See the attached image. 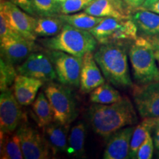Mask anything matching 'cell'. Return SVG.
I'll return each mask as SVG.
<instances>
[{"mask_svg": "<svg viewBox=\"0 0 159 159\" xmlns=\"http://www.w3.org/2000/svg\"><path fill=\"white\" fill-rule=\"evenodd\" d=\"M21 105L16 98L11 89L1 92L0 95V130L5 134L13 133L22 122Z\"/></svg>", "mask_w": 159, "mask_h": 159, "instance_id": "obj_13", "label": "cell"}, {"mask_svg": "<svg viewBox=\"0 0 159 159\" xmlns=\"http://www.w3.org/2000/svg\"><path fill=\"white\" fill-rule=\"evenodd\" d=\"M22 149L24 158L47 159L50 158L52 152L48 141L36 129L24 122L16 131Z\"/></svg>", "mask_w": 159, "mask_h": 159, "instance_id": "obj_8", "label": "cell"}, {"mask_svg": "<svg viewBox=\"0 0 159 159\" xmlns=\"http://www.w3.org/2000/svg\"><path fill=\"white\" fill-rule=\"evenodd\" d=\"M146 10H149V11L155 12V13H158L159 14V1L153 4L152 5H151L150 7H148V8H147Z\"/></svg>", "mask_w": 159, "mask_h": 159, "instance_id": "obj_36", "label": "cell"}, {"mask_svg": "<svg viewBox=\"0 0 159 159\" xmlns=\"http://www.w3.org/2000/svg\"><path fill=\"white\" fill-rule=\"evenodd\" d=\"M0 13L4 16L13 30L27 39L35 41V26L36 18L32 16L11 1L0 4Z\"/></svg>", "mask_w": 159, "mask_h": 159, "instance_id": "obj_9", "label": "cell"}, {"mask_svg": "<svg viewBox=\"0 0 159 159\" xmlns=\"http://www.w3.org/2000/svg\"><path fill=\"white\" fill-rule=\"evenodd\" d=\"M156 126H157V117H146L134 128L130 142L129 158H136L139 148Z\"/></svg>", "mask_w": 159, "mask_h": 159, "instance_id": "obj_20", "label": "cell"}, {"mask_svg": "<svg viewBox=\"0 0 159 159\" xmlns=\"http://www.w3.org/2000/svg\"><path fill=\"white\" fill-rule=\"evenodd\" d=\"M61 83L78 88L80 85V73L83 57H77L58 50L47 51Z\"/></svg>", "mask_w": 159, "mask_h": 159, "instance_id": "obj_7", "label": "cell"}, {"mask_svg": "<svg viewBox=\"0 0 159 159\" xmlns=\"http://www.w3.org/2000/svg\"><path fill=\"white\" fill-rule=\"evenodd\" d=\"M17 73L35 77L43 82H52L57 79L54 66L49 55L42 52H35L16 68Z\"/></svg>", "mask_w": 159, "mask_h": 159, "instance_id": "obj_11", "label": "cell"}, {"mask_svg": "<svg viewBox=\"0 0 159 159\" xmlns=\"http://www.w3.org/2000/svg\"><path fill=\"white\" fill-rule=\"evenodd\" d=\"M57 2H58L60 3V2H63V1H65V0H56Z\"/></svg>", "mask_w": 159, "mask_h": 159, "instance_id": "obj_39", "label": "cell"}, {"mask_svg": "<svg viewBox=\"0 0 159 159\" xmlns=\"http://www.w3.org/2000/svg\"><path fill=\"white\" fill-rule=\"evenodd\" d=\"M84 12L97 17L131 19L130 12L121 0H94Z\"/></svg>", "mask_w": 159, "mask_h": 159, "instance_id": "obj_16", "label": "cell"}, {"mask_svg": "<svg viewBox=\"0 0 159 159\" xmlns=\"http://www.w3.org/2000/svg\"><path fill=\"white\" fill-rule=\"evenodd\" d=\"M58 17L64 23L69 24L77 28L90 30L98 25L104 17H97L85 12L71 14H59Z\"/></svg>", "mask_w": 159, "mask_h": 159, "instance_id": "obj_25", "label": "cell"}, {"mask_svg": "<svg viewBox=\"0 0 159 159\" xmlns=\"http://www.w3.org/2000/svg\"><path fill=\"white\" fill-rule=\"evenodd\" d=\"M128 56L134 78L139 84L158 82L159 68L155 49L148 38L138 37L131 43Z\"/></svg>", "mask_w": 159, "mask_h": 159, "instance_id": "obj_4", "label": "cell"}, {"mask_svg": "<svg viewBox=\"0 0 159 159\" xmlns=\"http://www.w3.org/2000/svg\"><path fill=\"white\" fill-rule=\"evenodd\" d=\"M85 133V126L83 122H78L71 128L69 134L66 150L69 156L75 158H82L84 156Z\"/></svg>", "mask_w": 159, "mask_h": 159, "instance_id": "obj_21", "label": "cell"}, {"mask_svg": "<svg viewBox=\"0 0 159 159\" xmlns=\"http://www.w3.org/2000/svg\"><path fill=\"white\" fill-rule=\"evenodd\" d=\"M69 125H61L52 122L43 128V133L50 147L53 155L60 152H66L68 148Z\"/></svg>", "mask_w": 159, "mask_h": 159, "instance_id": "obj_18", "label": "cell"}, {"mask_svg": "<svg viewBox=\"0 0 159 159\" xmlns=\"http://www.w3.org/2000/svg\"><path fill=\"white\" fill-rule=\"evenodd\" d=\"M155 55H156L157 63H158V66H159V51L158 50H155Z\"/></svg>", "mask_w": 159, "mask_h": 159, "instance_id": "obj_37", "label": "cell"}, {"mask_svg": "<svg viewBox=\"0 0 159 159\" xmlns=\"http://www.w3.org/2000/svg\"><path fill=\"white\" fill-rule=\"evenodd\" d=\"M2 159H22L24 155L19 135L17 133L5 134L1 132Z\"/></svg>", "mask_w": 159, "mask_h": 159, "instance_id": "obj_23", "label": "cell"}, {"mask_svg": "<svg viewBox=\"0 0 159 159\" xmlns=\"http://www.w3.org/2000/svg\"><path fill=\"white\" fill-rule=\"evenodd\" d=\"M134 127L123 128L116 131L108 139L103 158L125 159L129 158L130 142Z\"/></svg>", "mask_w": 159, "mask_h": 159, "instance_id": "obj_14", "label": "cell"}, {"mask_svg": "<svg viewBox=\"0 0 159 159\" xmlns=\"http://www.w3.org/2000/svg\"><path fill=\"white\" fill-rule=\"evenodd\" d=\"M154 150L153 139L151 137L150 134L147 137L146 140L143 142L139 148L136 154L137 159H150L152 158Z\"/></svg>", "mask_w": 159, "mask_h": 159, "instance_id": "obj_30", "label": "cell"}, {"mask_svg": "<svg viewBox=\"0 0 159 159\" xmlns=\"http://www.w3.org/2000/svg\"><path fill=\"white\" fill-rule=\"evenodd\" d=\"M87 118L95 134L105 140L119 129L138 122L134 105L126 97L112 104L94 103L89 108Z\"/></svg>", "mask_w": 159, "mask_h": 159, "instance_id": "obj_1", "label": "cell"}, {"mask_svg": "<svg viewBox=\"0 0 159 159\" xmlns=\"http://www.w3.org/2000/svg\"><path fill=\"white\" fill-rule=\"evenodd\" d=\"M101 71L92 52L86 53L83 56L80 73V89L81 92L84 94L91 93L99 85L105 83Z\"/></svg>", "mask_w": 159, "mask_h": 159, "instance_id": "obj_15", "label": "cell"}, {"mask_svg": "<svg viewBox=\"0 0 159 159\" xmlns=\"http://www.w3.org/2000/svg\"><path fill=\"white\" fill-rule=\"evenodd\" d=\"M134 13L132 19L138 31L148 38L159 35V14L149 10L139 8Z\"/></svg>", "mask_w": 159, "mask_h": 159, "instance_id": "obj_19", "label": "cell"}, {"mask_svg": "<svg viewBox=\"0 0 159 159\" xmlns=\"http://www.w3.org/2000/svg\"><path fill=\"white\" fill-rule=\"evenodd\" d=\"M133 98L142 118L159 116V81L134 85Z\"/></svg>", "mask_w": 159, "mask_h": 159, "instance_id": "obj_12", "label": "cell"}, {"mask_svg": "<svg viewBox=\"0 0 159 159\" xmlns=\"http://www.w3.org/2000/svg\"><path fill=\"white\" fill-rule=\"evenodd\" d=\"M159 1V0H145L144 5H143L142 7H139V8H143V9H147L148 7H150L151 5H152L157 2Z\"/></svg>", "mask_w": 159, "mask_h": 159, "instance_id": "obj_35", "label": "cell"}, {"mask_svg": "<svg viewBox=\"0 0 159 159\" xmlns=\"http://www.w3.org/2000/svg\"><path fill=\"white\" fill-rule=\"evenodd\" d=\"M44 93L52 108L54 122L69 125L77 118L75 98L66 85L51 82L46 86Z\"/></svg>", "mask_w": 159, "mask_h": 159, "instance_id": "obj_6", "label": "cell"}, {"mask_svg": "<svg viewBox=\"0 0 159 159\" xmlns=\"http://www.w3.org/2000/svg\"><path fill=\"white\" fill-rule=\"evenodd\" d=\"M65 23L58 17L41 16L36 18L35 26V34L37 37L48 38L58 34L62 30Z\"/></svg>", "mask_w": 159, "mask_h": 159, "instance_id": "obj_24", "label": "cell"}, {"mask_svg": "<svg viewBox=\"0 0 159 159\" xmlns=\"http://www.w3.org/2000/svg\"><path fill=\"white\" fill-rule=\"evenodd\" d=\"M152 139L153 143L156 149L159 150V127L156 126L154 128L153 135H152Z\"/></svg>", "mask_w": 159, "mask_h": 159, "instance_id": "obj_33", "label": "cell"}, {"mask_svg": "<svg viewBox=\"0 0 159 159\" xmlns=\"http://www.w3.org/2000/svg\"><path fill=\"white\" fill-rule=\"evenodd\" d=\"M36 15L40 16H55L61 14L60 3L56 0H34Z\"/></svg>", "mask_w": 159, "mask_h": 159, "instance_id": "obj_28", "label": "cell"}, {"mask_svg": "<svg viewBox=\"0 0 159 159\" xmlns=\"http://www.w3.org/2000/svg\"><path fill=\"white\" fill-rule=\"evenodd\" d=\"M17 71L14 65L9 63L2 57L0 58V90L1 92L7 90L14 83L17 77Z\"/></svg>", "mask_w": 159, "mask_h": 159, "instance_id": "obj_27", "label": "cell"}, {"mask_svg": "<svg viewBox=\"0 0 159 159\" xmlns=\"http://www.w3.org/2000/svg\"><path fill=\"white\" fill-rule=\"evenodd\" d=\"M108 83H104L91 91L90 94L91 102L109 105L118 102L122 98L120 93Z\"/></svg>", "mask_w": 159, "mask_h": 159, "instance_id": "obj_26", "label": "cell"}, {"mask_svg": "<svg viewBox=\"0 0 159 159\" xmlns=\"http://www.w3.org/2000/svg\"><path fill=\"white\" fill-rule=\"evenodd\" d=\"M94 0H65L60 2L61 14H71L85 10Z\"/></svg>", "mask_w": 159, "mask_h": 159, "instance_id": "obj_29", "label": "cell"}, {"mask_svg": "<svg viewBox=\"0 0 159 159\" xmlns=\"http://www.w3.org/2000/svg\"><path fill=\"white\" fill-rule=\"evenodd\" d=\"M124 2L131 8H139L144 5L145 0H122Z\"/></svg>", "mask_w": 159, "mask_h": 159, "instance_id": "obj_32", "label": "cell"}, {"mask_svg": "<svg viewBox=\"0 0 159 159\" xmlns=\"http://www.w3.org/2000/svg\"><path fill=\"white\" fill-rule=\"evenodd\" d=\"M4 1H11V0H1V2H4Z\"/></svg>", "mask_w": 159, "mask_h": 159, "instance_id": "obj_40", "label": "cell"}, {"mask_svg": "<svg viewBox=\"0 0 159 159\" xmlns=\"http://www.w3.org/2000/svg\"><path fill=\"white\" fill-rule=\"evenodd\" d=\"M1 57L15 65L25 61L32 53L43 50L34 40L27 39L20 35L0 39Z\"/></svg>", "mask_w": 159, "mask_h": 159, "instance_id": "obj_10", "label": "cell"}, {"mask_svg": "<svg viewBox=\"0 0 159 159\" xmlns=\"http://www.w3.org/2000/svg\"><path fill=\"white\" fill-rule=\"evenodd\" d=\"M101 44L110 43H126L136 40L138 33L132 18L120 19L104 17L96 27L89 30Z\"/></svg>", "mask_w": 159, "mask_h": 159, "instance_id": "obj_5", "label": "cell"}, {"mask_svg": "<svg viewBox=\"0 0 159 159\" xmlns=\"http://www.w3.org/2000/svg\"><path fill=\"white\" fill-rule=\"evenodd\" d=\"M45 93L40 92L33 103V111L35 116L38 126L44 128L54 122V114L49 99Z\"/></svg>", "mask_w": 159, "mask_h": 159, "instance_id": "obj_22", "label": "cell"}, {"mask_svg": "<svg viewBox=\"0 0 159 159\" xmlns=\"http://www.w3.org/2000/svg\"><path fill=\"white\" fill-rule=\"evenodd\" d=\"M125 43L102 44L94 54L105 78L117 87H133Z\"/></svg>", "mask_w": 159, "mask_h": 159, "instance_id": "obj_2", "label": "cell"}, {"mask_svg": "<svg viewBox=\"0 0 159 159\" xmlns=\"http://www.w3.org/2000/svg\"><path fill=\"white\" fill-rule=\"evenodd\" d=\"M13 3L30 15H36L34 7V0H11Z\"/></svg>", "mask_w": 159, "mask_h": 159, "instance_id": "obj_31", "label": "cell"}, {"mask_svg": "<svg viewBox=\"0 0 159 159\" xmlns=\"http://www.w3.org/2000/svg\"><path fill=\"white\" fill-rule=\"evenodd\" d=\"M157 126L159 127V116L157 117Z\"/></svg>", "mask_w": 159, "mask_h": 159, "instance_id": "obj_38", "label": "cell"}, {"mask_svg": "<svg viewBox=\"0 0 159 159\" xmlns=\"http://www.w3.org/2000/svg\"><path fill=\"white\" fill-rule=\"evenodd\" d=\"M43 83L42 80L35 77L17 75L13 83V93L16 98L22 106L33 104Z\"/></svg>", "mask_w": 159, "mask_h": 159, "instance_id": "obj_17", "label": "cell"}, {"mask_svg": "<svg viewBox=\"0 0 159 159\" xmlns=\"http://www.w3.org/2000/svg\"><path fill=\"white\" fill-rule=\"evenodd\" d=\"M39 42L50 50L62 51L80 57L86 53L93 52L98 43L89 30L77 28L66 23L58 34L40 39Z\"/></svg>", "mask_w": 159, "mask_h": 159, "instance_id": "obj_3", "label": "cell"}, {"mask_svg": "<svg viewBox=\"0 0 159 159\" xmlns=\"http://www.w3.org/2000/svg\"><path fill=\"white\" fill-rule=\"evenodd\" d=\"M149 40L150 41L151 43H152V47L155 50H158L159 51V35H156V36L148 38Z\"/></svg>", "mask_w": 159, "mask_h": 159, "instance_id": "obj_34", "label": "cell"}]
</instances>
